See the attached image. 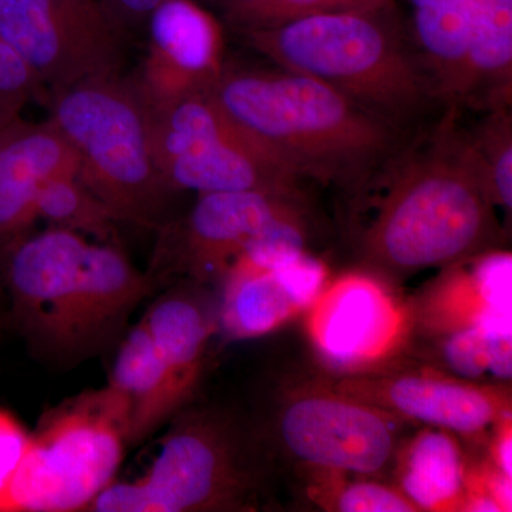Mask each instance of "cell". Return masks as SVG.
Instances as JSON below:
<instances>
[{"label":"cell","instance_id":"7402d4cb","mask_svg":"<svg viewBox=\"0 0 512 512\" xmlns=\"http://www.w3.org/2000/svg\"><path fill=\"white\" fill-rule=\"evenodd\" d=\"M107 386L126 409L128 446L143 443L183 410L173 380L141 320L121 342Z\"/></svg>","mask_w":512,"mask_h":512},{"label":"cell","instance_id":"6da1fadb","mask_svg":"<svg viewBox=\"0 0 512 512\" xmlns=\"http://www.w3.org/2000/svg\"><path fill=\"white\" fill-rule=\"evenodd\" d=\"M458 119L443 113L369 191L370 218L353 234L360 268L397 282L503 249L505 228Z\"/></svg>","mask_w":512,"mask_h":512},{"label":"cell","instance_id":"ba28073f","mask_svg":"<svg viewBox=\"0 0 512 512\" xmlns=\"http://www.w3.org/2000/svg\"><path fill=\"white\" fill-rule=\"evenodd\" d=\"M406 421L313 380L286 393L274 419L276 444L301 470L386 478Z\"/></svg>","mask_w":512,"mask_h":512},{"label":"cell","instance_id":"d4e9b609","mask_svg":"<svg viewBox=\"0 0 512 512\" xmlns=\"http://www.w3.org/2000/svg\"><path fill=\"white\" fill-rule=\"evenodd\" d=\"M306 497L332 512H419L393 483L383 478L302 470Z\"/></svg>","mask_w":512,"mask_h":512},{"label":"cell","instance_id":"5b68a950","mask_svg":"<svg viewBox=\"0 0 512 512\" xmlns=\"http://www.w3.org/2000/svg\"><path fill=\"white\" fill-rule=\"evenodd\" d=\"M150 470L107 485L92 512H244L265 488L261 446L232 414L187 406L168 421Z\"/></svg>","mask_w":512,"mask_h":512},{"label":"cell","instance_id":"f546056e","mask_svg":"<svg viewBox=\"0 0 512 512\" xmlns=\"http://www.w3.org/2000/svg\"><path fill=\"white\" fill-rule=\"evenodd\" d=\"M0 288H2V286H0ZM0 291H2V289H0Z\"/></svg>","mask_w":512,"mask_h":512},{"label":"cell","instance_id":"7c38bea8","mask_svg":"<svg viewBox=\"0 0 512 512\" xmlns=\"http://www.w3.org/2000/svg\"><path fill=\"white\" fill-rule=\"evenodd\" d=\"M319 380L406 423L450 431L464 443L484 446L494 427L512 414L511 384L468 382L431 367Z\"/></svg>","mask_w":512,"mask_h":512},{"label":"cell","instance_id":"d6986e66","mask_svg":"<svg viewBox=\"0 0 512 512\" xmlns=\"http://www.w3.org/2000/svg\"><path fill=\"white\" fill-rule=\"evenodd\" d=\"M463 443L450 431L424 426L403 437L390 476L417 511H463L470 461Z\"/></svg>","mask_w":512,"mask_h":512},{"label":"cell","instance_id":"5bb4252c","mask_svg":"<svg viewBox=\"0 0 512 512\" xmlns=\"http://www.w3.org/2000/svg\"><path fill=\"white\" fill-rule=\"evenodd\" d=\"M224 29L194 0H163L148 16V46L133 77L147 109L210 93L224 70Z\"/></svg>","mask_w":512,"mask_h":512},{"label":"cell","instance_id":"603a6c76","mask_svg":"<svg viewBox=\"0 0 512 512\" xmlns=\"http://www.w3.org/2000/svg\"><path fill=\"white\" fill-rule=\"evenodd\" d=\"M427 367L478 383L511 384L512 336L466 328L421 338Z\"/></svg>","mask_w":512,"mask_h":512},{"label":"cell","instance_id":"3957f363","mask_svg":"<svg viewBox=\"0 0 512 512\" xmlns=\"http://www.w3.org/2000/svg\"><path fill=\"white\" fill-rule=\"evenodd\" d=\"M241 37L272 66L329 84L409 133L443 109L396 3L319 13Z\"/></svg>","mask_w":512,"mask_h":512},{"label":"cell","instance_id":"8fae6325","mask_svg":"<svg viewBox=\"0 0 512 512\" xmlns=\"http://www.w3.org/2000/svg\"><path fill=\"white\" fill-rule=\"evenodd\" d=\"M308 311L309 338L330 376L379 372L412 342L410 306L365 269L326 284Z\"/></svg>","mask_w":512,"mask_h":512},{"label":"cell","instance_id":"cb8c5ba5","mask_svg":"<svg viewBox=\"0 0 512 512\" xmlns=\"http://www.w3.org/2000/svg\"><path fill=\"white\" fill-rule=\"evenodd\" d=\"M35 212L36 221L97 241L111 242L116 235V218L77 175L47 181L37 197Z\"/></svg>","mask_w":512,"mask_h":512},{"label":"cell","instance_id":"52a82bcc","mask_svg":"<svg viewBox=\"0 0 512 512\" xmlns=\"http://www.w3.org/2000/svg\"><path fill=\"white\" fill-rule=\"evenodd\" d=\"M154 160L171 190L302 192L303 184L210 93L148 109Z\"/></svg>","mask_w":512,"mask_h":512},{"label":"cell","instance_id":"83f0119b","mask_svg":"<svg viewBox=\"0 0 512 512\" xmlns=\"http://www.w3.org/2000/svg\"><path fill=\"white\" fill-rule=\"evenodd\" d=\"M37 90L39 84L29 67L0 39V131L22 119Z\"/></svg>","mask_w":512,"mask_h":512},{"label":"cell","instance_id":"277c9868","mask_svg":"<svg viewBox=\"0 0 512 512\" xmlns=\"http://www.w3.org/2000/svg\"><path fill=\"white\" fill-rule=\"evenodd\" d=\"M49 94V119L77 158V177L117 222L160 231L177 192L154 160L150 117L133 80L120 73L80 80Z\"/></svg>","mask_w":512,"mask_h":512},{"label":"cell","instance_id":"8992f818","mask_svg":"<svg viewBox=\"0 0 512 512\" xmlns=\"http://www.w3.org/2000/svg\"><path fill=\"white\" fill-rule=\"evenodd\" d=\"M127 447L126 409L109 386L66 400L32 433L9 512L86 511L116 480Z\"/></svg>","mask_w":512,"mask_h":512},{"label":"cell","instance_id":"9a60e30c","mask_svg":"<svg viewBox=\"0 0 512 512\" xmlns=\"http://www.w3.org/2000/svg\"><path fill=\"white\" fill-rule=\"evenodd\" d=\"M412 311V336L429 338L466 328L512 336L511 255L505 249L443 268Z\"/></svg>","mask_w":512,"mask_h":512},{"label":"cell","instance_id":"9c48e42d","mask_svg":"<svg viewBox=\"0 0 512 512\" xmlns=\"http://www.w3.org/2000/svg\"><path fill=\"white\" fill-rule=\"evenodd\" d=\"M295 225H311L305 191L198 194L190 210L157 231L154 271L148 274L154 281L165 271L194 284H215L256 242Z\"/></svg>","mask_w":512,"mask_h":512},{"label":"cell","instance_id":"4fadbf2b","mask_svg":"<svg viewBox=\"0 0 512 512\" xmlns=\"http://www.w3.org/2000/svg\"><path fill=\"white\" fill-rule=\"evenodd\" d=\"M90 239L49 227L0 252V276L26 336L46 353L72 359V318Z\"/></svg>","mask_w":512,"mask_h":512},{"label":"cell","instance_id":"484cf974","mask_svg":"<svg viewBox=\"0 0 512 512\" xmlns=\"http://www.w3.org/2000/svg\"><path fill=\"white\" fill-rule=\"evenodd\" d=\"M225 20L239 35L284 26L295 20L338 12L375 9L397 0H215Z\"/></svg>","mask_w":512,"mask_h":512},{"label":"cell","instance_id":"e0dca14e","mask_svg":"<svg viewBox=\"0 0 512 512\" xmlns=\"http://www.w3.org/2000/svg\"><path fill=\"white\" fill-rule=\"evenodd\" d=\"M154 284L116 244L90 241L74 301L72 359L96 352L116 335Z\"/></svg>","mask_w":512,"mask_h":512},{"label":"cell","instance_id":"ac0fdd59","mask_svg":"<svg viewBox=\"0 0 512 512\" xmlns=\"http://www.w3.org/2000/svg\"><path fill=\"white\" fill-rule=\"evenodd\" d=\"M202 286L187 281V285L164 293L141 319L183 409L194 399L208 346L218 332L217 306L208 301Z\"/></svg>","mask_w":512,"mask_h":512},{"label":"cell","instance_id":"ffe728a7","mask_svg":"<svg viewBox=\"0 0 512 512\" xmlns=\"http://www.w3.org/2000/svg\"><path fill=\"white\" fill-rule=\"evenodd\" d=\"M410 36L443 111L461 114L471 30L485 0H407Z\"/></svg>","mask_w":512,"mask_h":512},{"label":"cell","instance_id":"30bf717a","mask_svg":"<svg viewBox=\"0 0 512 512\" xmlns=\"http://www.w3.org/2000/svg\"><path fill=\"white\" fill-rule=\"evenodd\" d=\"M0 39L47 93L120 73L128 49L120 23L93 0H0Z\"/></svg>","mask_w":512,"mask_h":512},{"label":"cell","instance_id":"7a4b0ae2","mask_svg":"<svg viewBox=\"0 0 512 512\" xmlns=\"http://www.w3.org/2000/svg\"><path fill=\"white\" fill-rule=\"evenodd\" d=\"M210 94L293 174L332 187L353 207L417 136L329 84L281 67L227 63Z\"/></svg>","mask_w":512,"mask_h":512},{"label":"cell","instance_id":"44dd1931","mask_svg":"<svg viewBox=\"0 0 512 512\" xmlns=\"http://www.w3.org/2000/svg\"><path fill=\"white\" fill-rule=\"evenodd\" d=\"M221 285L218 330L232 340L262 338L309 308L284 265L262 269L238 259Z\"/></svg>","mask_w":512,"mask_h":512},{"label":"cell","instance_id":"2e32d148","mask_svg":"<svg viewBox=\"0 0 512 512\" xmlns=\"http://www.w3.org/2000/svg\"><path fill=\"white\" fill-rule=\"evenodd\" d=\"M77 173L76 151L52 120L19 119L0 131V252L29 234L43 185Z\"/></svg>","mask_w":512,"mask_h":512},{"label":"cell","instance_id":"4316f807","mask_svg":"<svg viewBox=\"0 0 512 512\" xmlns=\"http://www.w3.org/2000/svg\"><path fill=\"white\" fill-rule=\"evenodd\" d=\"M476 130L467 131L468 140L490 191L495 207L505 214L512 210V116L511 107L484 111Z\"/></svg>","mask_w":512,"mask_h":512},{"label":"cell","instance_id":"f1b7e54d","mask_svg":"<svg viewBox=\"0 0 512 512\" xmlns=\"http://www.w3.org/2000/svg\"><path fill=\"white\" fill-rule=\"evenodd\" d=\"M30 439L32 433L12 413L0 409V512H9L10 490Z\"/></svg>","mask_w":512,"mask_h":512}]
</instances>
